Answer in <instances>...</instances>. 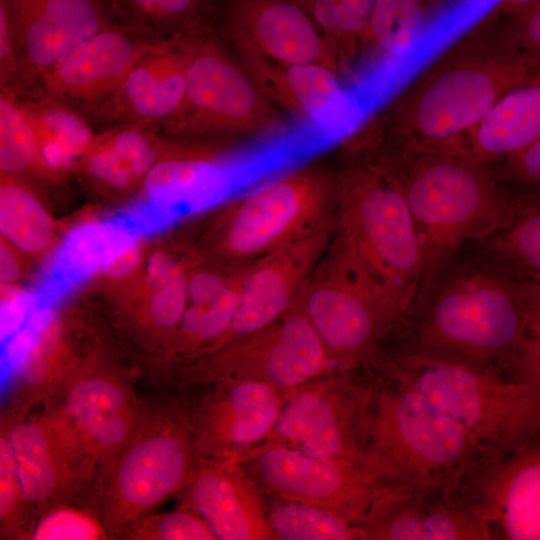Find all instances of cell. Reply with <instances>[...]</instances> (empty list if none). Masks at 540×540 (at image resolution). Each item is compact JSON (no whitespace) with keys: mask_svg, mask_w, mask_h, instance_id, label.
<instances>
[{"mask_svg":"<svg viewBox=\"0 0 540 540\" xmlns=\"http://www.w3.org/2000/svg\"><path fill=\"white\" fill-rule=\"evenodd\" d=\"M220 19L235 50L279 63L341 69L335 48L299 0H224Z\"/></svg>","mask_w":540,"mask_h":540,"instance_id":"9a60e30c","label":"cell"},{"mask_svg":"<svg viewBox=\"0 0 540 540\" xmlns=\"http://www.w3.org/2000/svg\"><path fill=\"white\" fill-rule=\"evenodd\" d=\"M266 515L278 540H363L356 525L321 507L285 500Z\"/></svg>","mask_w":540,"mask_h":540,"instance_id":"74e56055","label":"cell"},{"mask_svg":"<svg viewBox=\"0 0 540 540\" xmlns=\"http://www.w3.org/2000/svg\"><path fill=\"white\" fill-rule=\"evenodd\" d=\"M245 456L256 478L284 500L324 508L356 526L375 495L364 468L292 446L262 445Z\"/></svg>","mask_w":540,"mask_h":540,"instance_id":"5bb4252c","label":"cell"},{"mask_svg":"<svg viewBox=\"0 0 540 540\" xmlns=\"http://www.w3.org/2000/svg\"><path fill=\"white\" fill-rule=\"evenodd\" d=\"M330 373L292 389L263 445H287L365 469L371 383Z\"/></svg>","mask_w":540,"mask_h":540,"instance_id":"8fae6325","label":"cell"},{"mask_svg":"<svg viewBox=\"0 0 540 540\" xmlns=\"http://www.w3.org/2000/svg\"><path fill=\"white\" fill-rule=\"evenodd\" d=\"M351 159L382 171L406 199L424 264L414 307L462 245L509 222L510 208L487 164L465 143L436 148L366 145L354 150Z\"/></svg>","mask_w":540,"mask_h":540,"instance_id":"7a4b0ae2","label":"cell"},{"mask_svg":"<svg viewBox=\"0 0 540 540\" xmlns=\"http://www.w3.org/2000/svg\"><path fill=\"white\" fill-rule=\"evenodd\" d=\"M538 2H540V0H499L492 13L497 16H507L528 8Z\"/></svg>","mask_w":540,"mask_h":540,"instance_id":"f5cc1de1","label":"cell"},{"mask_svg":"<svg viewBox=\"0 0 540 540\" xmlns=\"http://www.w3.org/2000/svg\"><path fill=\"white\" fill-rule=\"evenodd\" d=\"M339 175L337 225L367 273L406 318L424 273L406 199L390 177L368 163L351 159Z\"/></svg>","mask_w":540,"mask_h":540,"instance_id":"ba28073f","label":"cell"},{"mask_svg":"<svg viewBox=\"0 0 540 540\" xmlns=\"http://www.w3.org/2000/svg\"><path fill=\"white\" fill-rule=\"evenodd\" d=\"M540 138V73L505 94L467 135L482 162L503 161Z\"/></svg>","mask_w":540,"mask_h":540,"instance_id":"f546056e","label":"cell"},{"mask_svg":"<svg viewBox=\"0 0 540 540\" xmlns=\"http://www.w3.org/2000/svg\"><path fill=\"white\" fill-rule=\"evenodd\" d=\"M29 506L25 499L5 431L0 436V530L2 538L28 535Z\"/></svg>","mask_w":540,"mask_h":540,"instance_id":"60d3db41","label":"cell"},{"mask_svg":"<svg viewBox=\"0 0 540 540\" xmlns=\"http://www.w3.org/2000/svg\"><path fill=\"white\" fill-rule=\"evenodd\" d=\"M1 428L28 506L40 514L72 497L98 468L95 456L58 406L38 416L2 422Z\"/></svg>","mask_w":540,"mask_h":540,"instance_id":"4fadbf2b","label":"cell"},{"mask_svg":"<svg viewBox=\"0 0 540 540\" xmlns=\"http://www.w3.org/2000/svg\"><path fill=\"white\" fill-rule=\"evenodd\" d=\"M31 310H35L32 292L15 285H1V318L5 335L20 324Z\"/></svg>","mask_w":540,"mask_h":540,"instance_id":"c3c4849f","label":"cell"},{"mask_svg":"<svg viewBox=\"0 0 540 540\" xmlns=\"http://www.w3.org/2000/svg\"><path fill=\"white\" fill-rule=\"evenodd\" d=\"M188 264L164 251L149 257L144 272L141 321L170 339L187 303Z\"/></svg>","mask_w":540,"mask_h":540,"instance_id":"836d02e7","label":"cell"},{"mask_svg":"<svg viewBox=\"0 0 540 540\" xmlns=\"http://www.w3.org/2000/svg\"><path fill=\"white\" fill-rule=\"evenodd\" d=\"M79 363L68 356L59 319L47 312L21 361L17 382L20 400L28 405L59 394Z\"/></svg>","mask_w":540,"mask_h":540,"instance_id":"1f68e13d","label":"cell"},{"mask_svg":"<svg viewBox=\"0 0 540 540\" xmlns=\"http://www.w3.org/2000/svg\"><path fill=\"white\" fill-rule=\"evenodd\" d=\"M0 84L1 91L17 95L23 91L24 80L13 29L2 5H0Z\"/></svg>","mask_w":540,"mask_h":540,"instance_id":"f6af8a7d","label":"cell"},{"mask_svg":"<svg viewBox=\"0 0 540 540\" xmlns=\"http://www.w3.org/2000/svg\"><path fill=\"white\" fill-rule=\"evenodd\" d=\"M240 65L278 109L328 131L349 129L359 109L339 80L322 64H286L246 50H236Z\"/></svg>","mask_w":540,"mask_h":540,"instance_id":"603a6c76","label":"cell"},{"mask_svg":"<svg viewBox=\"0 0 540 540\" xmlns=\"http://www.w3.org/2000/svg\"><path fill=\"white\" fill-rule=\"evenodd\" d=\"M116 22L156 40L206 18L211 0H109Z\"/></svg>","mask_w":540,"mask_h":540,"instance_id":"d590c367","label":"cell"},{"mask_svg":"<svg viewBox=\"0 0 540 540\" xmlns=\"http://www.w3.org/2000/svg\"><path fill=\"white\" fill-rule=\"evenodd\" d=\"M58 406L98 462V479L120 453L141 413L126 379L93 361L80 362L64 383Z\"/></svg>","mask_w":540,"mask_h":540,"instance_id":"d6986e66","label":"cell"},{"mask_svg":"<svg viewBox=\"0 0 540 540\" xmlns=\"http://www.w3.org/2000/svg\"><path fill=\"white\" fill-rule=\"evenodd\" d=\"M335 226L250 264L244 275L235 316L218 347L267 326L300 301Z\"/></svg>","mask_w":540,"mask_h":540,"instance_id":"44dd1931","label":"cell"},{"mask_svg":"<svg viewBox=\"0 0 540 540\" xmlns=\"http://www.w3.org/2000/svg\"><path fill=\"white\" fill-rule=\"evenodd\" d=\"M363 540H489L460 491L377 489L357 526Z\"/></svg>","mask_w":540,"mask_h":540,"instance_id":"ac0fdd59","label":"cell"},{"mask_svg":"<svg viewBox=\"0 0 540 540\" xmlns=\"http://www.w3.org/2000/svg\"><path fill=\"white\" fill-rule=\"evenodd\" d=\"M185 487L184 505L220 540H276L259 491L242 462L197 459Z\"/></svg>","mask_w":540,"mask_h":540,"instance_id":"cb8c5ba5","label":"cell"},{"mask_svg":"<svg viewBox=\"0 0 540 540\" xmlns=\"http://www.w3.org/2000/svg\"><path fill=\"white\" fill-rule=\"evenodd\" d=\"M489 540H540V431L482 465L460 489Z\"/></svg>","mask_w":540,"mask_h":540,"instance_id":"e0dca14e","label":"cell"},{"mask_svg":"<svg viewBox=\"0 0 540 540\" xmlns=\"http://www.w3.org/2000/svg\"><path fill=\"white\" fill-rule=\"evenodd\" d=\"M502 162V178L527 187L540 188V138Z\"/></svg>","mask_w":540,"mask_h":540,"instance_id":"7dc6e473","label":"cell"},{"mask_svg":"<svg viewBox=\"0 0 540 540\" xmlns=\"http://www.w3.org/2000/svg\"><path fill=\"white\" fill-rule=\"evenodd\" d=\"M177 35L186 57V93L169 132L238 140L285 128L284 115L230 56L207 18Z\"/></svg>","mask_w":540,"mask_h":540,"instance_id":"9c48e42d","label":"cell"},{"mask_svg":"<svg viewBox=\"0 0 540 540\" xmlns=\"http://www.w3.org/2000/svg\"><path fill=\"white\" fill-rule=\"evenodd\" d=\"M424 23V0H375L362 48L389 59L403 57L418 43Z\"/></svg>","mask_w":540,"mask_h":540,"instance_id":"e575fe53","label":"cell"},{"mask_svg":"<svg viewBox=\"0 0 540 540\" xmlns=\"http://www.w3.org/2000/svg\"><path fill=\"white\" fill-rule=\"evenodd\" d=\"M140 239L128 234L115 245L101 269L108 279L124 280L140 269L144 260Z\"/></svg>","mask_w":540,"mask_h":540,"instance_id":"bcb514c9","label":"cell"},{"mask_svg":"<svg viewBox=\"0 0 540 540\" xmlns=\"http://www.w3.org/2000/svg\"><path fill=\"white\" fill-rule=\"evenodd\" d=\"M189 424L172 412L141 414L132 435L99 478L98 518L122 535L134 522L188 484L195 466Z\"/></svg>","mask_w":540,"mask_h":540,"instance_id":"30bf717a","label":"cell"},{"mask_svg":"<svg viewBox=\"0 0 540 540\" xmlns=\"http://www.w3.org/2000/svg\"><path fill=\"white\" fill-rule=\"evenodd\" d=\"M525 318L526 334L540 340V276L515 288Z\"/></svg>","mask_w":540,"mask_h":540,"instance_id":"f907efd6","label":"cell"},{"mask_svg":"<svg viewBox=\"0 0 540 540\" xmlns=\"http://www.w3.org/2000/svg\"><path fill=\"white\" fill-rule=\"evenodd\" d=\"M339 170L310 163L279 176L218 210L203 237V260L246 265L334 227Z\"/></svg>","mask_w":540,"mask_h":540,"instance_id":"5b68a950","label":"cell"},{"mask_svg":"<svg viewBox=\"0 0 540 540\" xmlns=\"http://www.w3.org/2000/svg\"><path fill=\"white\" fill-rule=\"evenodd\" d=\"M497 17L531 69L540 73V2L516 13Z\"/></svg>","mask_w":540,"mask_h":540,"instance_id":"ee69618b","label":"cell"},{"mask_svg":"<svg viewBox=\"0 0 540 540\" xmlns=\"http://www.w3.org/2000/svg\"><path fill=\"white\" fill-rule=\"evenodd\" d=\"M18 97L38 137L47 167L55 178H60L78 165L96 133L67 102L44 91L25 99Z\"/></svg>","mask_w":540,"mask_h":540,"instance_id":"4dcf8cb0","label":"cell"},{"mask_svg":"<svg viewBox=\"0 0 540 540\" xmlns=\"http://www.w3.org/2000/svg\"><path fill=\"white\" fill-rule=\"evenodd\" d=\"M0 171L20 177L34 173L55 178L47 167L38 137L17 94L0 93Z\"/></svg>","mask_w":540,"mask_h":540,"instance_id":"8d00e7d4","label":"cell"},{"mask_svg":"<svg viewBox=\"0 0 540 540\" xmlns=\"http://www.w3.org/2000/svg\"><path fill=\"white\" fill-rule=\"evenodd\" d=\"M206 262V265H188L187 303L170 339L172 354L198 357L212 352L223 340L235 316L250 264Z\"/></svg>","mask_w":540,"mask_h":540,"instance_id":"4316f807","label":"cell"},{"mask_svg":"<svg viewBox=\"0 0 540 540\" xmlns=\"http://www.w3.org/2000/svg\"><path fill=\"white\" fill-rule=\"evenodd\" d=\"M0 232L1 238L31 257L47 253L55 242L52 217L20 177L1 175Z\"/></svg>","mask_w":540,"mask_h":540,"instance_id":"d6a6232c","label":"cell"},{"mask_svg":"<svg viewBox=\"0 0 540 540\" xmlns=\"http://www.w3.org/2000/svg\"><path fill=\"white\" fill-rule=\"evenodd\" d=\"M128 234L133 233L114 215L102 221L79 224L70 230L47 273L32 291L35 309H51L86 279L101 271L112 249Z\"/></svg>","mask_w":540,"mask_h":540,"instance_id":"f1b7e54d","label":"cell"},{"mask_svg":"<svg viewBox=\"0 0 540 540\" xmlns=\"http://www.w3.org/2000/svg\"><path fill=\"white\" fill-rule=\"evenodd\" d=\"M107 537L108 533L98 517L84 510L58 504L40 514L30 538L36 540H96Z\"/></svg>","mask_w":540,"mask_h":540,"instance_id":"7bdbcfd3","label":"cell"},{"mask_svg":"<svg viewBox=\"0 0 540 540\" xmlns=\"http://www.w3.org/2000/svg\"><path fill=\"white\" fill-rule=\"evenodd\" d=\"M189 425L197 459L239 460L266 440L291 390L263 381L224 378Z\"/></svg>","mask_w":540,"mask_h":540,"instance_id":"2e32d148","label":"cell"},{"mask_svg":"<svg viewBox=\"0 0 540 540\" xmlns=\"http://www.w3.org/2000/svg\"><path fill=\"white\" fill-rule=\"evenodd\" d=\"M185 93L186 57L176 34L145 54L108 102L111 115L124 123L169 130L182 110Z\"/></svg>","mask_w":540,"mask_h":540,"instance_id":"484cf974","label":"cell"},{"mask_svg":"<svg viewBox=\"0 0 540 540\" xmlns=\"http://www.w3.org/2000/svg\"><path fill=\"white\" fill-rule=\"evenodd\" d=\"M371 383L365 471L374 489L460 491L487 458L453 419L383 370Z\"/></svg>","mask_w":540,"mask_h":540,"instance_id":"3957f363","label":"cell"},{"mask_svg":"<svg viewBox=\"0 0 540 540\" xmlns=\"http://www.w3.org/2000/svg\"><path fill=\"white\" fill-rule=\"evenodd\" d=\"M11 22L24 82L40 80L69 50L118 24L109 0H0Z\"/></svg>","mask_w":540,"mask_h":540,"instance_id":"ffe728a7","label":"cell"},{"mask_svg":"<svg viewBox=\"0 0 540 540\" xmlns=\"http://www.w3.org/2000/svg\"><path fill=\"white\" fill-rule=\"evenodd\" d=\"M171 143L149 126L123 123L96 134L77 166L101 189L130 192L143 186Z\"/></svg>","mask_w":540,"mask_h":540,"instance_id":"83f0119b","label":"cell"},{"mask_svg":"<svg viewBox=\"0 0 540 540\" xmlns=\"http://www.w3.org/2000/svg\"><path fill=\"white\" fill-rule=\"evenodd\" d=\"M378 369L458 423L488 462L520 449L540 431V390L525 382L414 354L386 355Z\"/></svg>","mask_w":540,"mask_h":540,"instance_id":"8992f818","label":"cell"},{"mask_svg":"<svg viewBox=\"0 0 540 540\" xmlns=\"http://www.w3.org/2000/svg\"><path fill=\"white\" fill-rule=\"evenodd\" d=\"M409 327L394 354L451 361L512 378V366L526 334L515 288L487 271L452 279Z\"/></svg>","mask_w":540,"mask_h":540,"instance_id":"277c9868","label":"cell"},{"mask_svg":"<svg viewBox=\"0 0 540 540\" xmlns=\"http://www.w3.org/2000/svg\"><path fill=\"white\" fill-rule=\"evenodd\" d=\"M301 303L340 372L376 366L405 319L367 273L337 223Z\"/></svg>","mask_w":540,"mask_h":540,"instance_id":"52a82bcc","label":"cell"},{"mask_svg":"<svg viewBox=\"0 0 540 540\" xmlns=\"http://www.w3.org/2000/svg\"><path fill=\"white\" fill-rule=\"evenodd\" d=\"M535 74L491 13L354 135L365 143L396 148L466 144L467 135L496 103Z\"/></svg>","mask_w":540,"mask_h":540,"instance_id":"6da1fadb","label":"cell"},{"mask_svg":"<svg viewBox=\"0 0 540 540\" xmlns=\"http://www.w3.org/2000/svg\"><path fill=\"white\" fill-rule=\"evenodd\" d=\"M122 535L140 540L217 539L205 521L185 505L163 514H147L130 525Z\"/></svg>","mask_w":540,"mask_h":540,"instance_id":"ab89813d","label":"cell"},{"mask_svg":"<svg viewBox=\"0 0 540 540\" xmlns=\"http://www.w3.org/2000/svg\"><path fill=\"white\" fill-rule=\"evenodd\" d=\"M227 164L224 153L212 144L172 142L143 183L145 201L176 220L206 211L221 202Z\"/></svg>","mask_w":540,"mask_h":540,"instance_id":"d4e9b609","label":"cell"},{"mask_svg":"<svg viewBox=\"0 0 540 540\" xmlns=\"http://www.w3.org/2000/svg\"><path fill=\"white\" fill-rule=\"evenodd\" d=\"M160 41L114 24L79 42L39 80L42 91L65 102L109 100Z\"/></svg>","mask_w":540,"mask_h":540,"instance_id":"7402d4cb","label":"cell"},{"mask_svg":"<svg viewBox=\"0 0 540 540\" xmlns=\"http://www.w3.org/2000/svg\"><path fill=\"white\" fill-rule=\"evenodd\" d=\"M335 48L345 68L362 47L375 0H299Z\"/></svg>","mask_w":540,"mask_h":540,"instance_id":"f35d334b","label":"cell"},{"mask_svg":"<svg viewBox=\"0 0 540 540\" xmlns=\"http://www.w3.org/2000/svg\"><path fill=\"white\" fill-rule=\"evenodd\" d=\"M338 371L300 301L267 326L203 356L186 376L241 378L292 390Z\"/></svg>","mask_w":540,"mask_h":540,"instance_id":"7c38bea8","label":"cell"},{"mask_svg":"<svg viewBox=\"0 0 540 540\" xmlns=\"http://www.w3.org/2000/svg\"><path fill=\"white\" fill-rule=\"evenodd\" d=\"M521 212L509 223L496 248L503 257L537 277L540 276V204Z\"/></svg>","mask_w":540,"mask_h":540,"instance_id":"b9f144b4","label":"cell"},{"mask_svg":"<svg viewBox=\"0 0 540 540\" xmlns=\"http://www.w3.org/2000/svg\"><path fill=\"white\" fill-rule=\"evenodd\" d=\"M512 377L540 390V340L524 337L513 362Z\"/></svg>","mask_w":540,"mask_h":540,"instance_id":"681fc988","label":"cell"},{"mask_svg":"<svg viewBox=\"0 0 540 540\" xmlns=\"http://www.w3.org/2000/svg\"><path fill=\"white\" fill-rule=\"evenodd\" d=\"M23 267L20 252L5 239L0 240L1 285H15L20 280Z\"/></svg>","mask_w":540,"mask_h":540,"instance_id":"816d5d0a","label":"cell"}]
</instances>
